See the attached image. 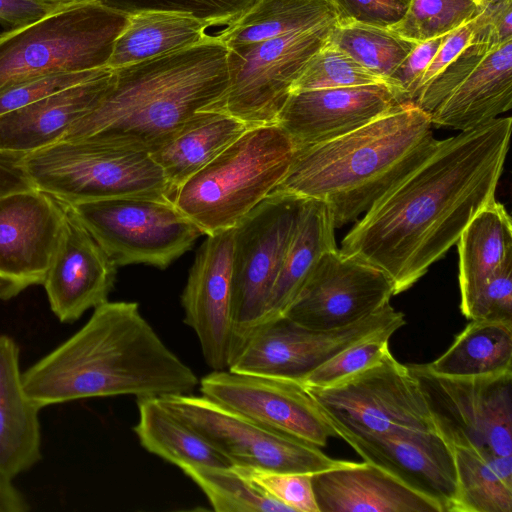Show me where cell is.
<instances>
[{"mask_svg": "<svg viewBox=\"0 0 512 512\" xmlns=\"http://www.w3.org/2000/svg\"><path fill=\"white\" fill-rule=\"evenodd\" d=\"M511 132L512 118L498 117L438 140L355 223L341 241V253L383 271L394 295L409 289L495 198Z\"/></svg>", "mask_w": 512, "mask_h": 512, "instance_id": "6da1fadb", "label": "cell"}, {"mask_svg": "<svg viewBox=\"0 0 512 512\" xmlns=\"http://www.w3.org/2000/svg\"><path fill=\"white\" fill-rule=\"evenodd\" d=\"M28 398L40 409L118 395L190 394L195 373L161 340L136 302H109L64 343L22 374Z\"/></svg>", "mask_w": 512, "mask_h": 512, "instance_id": "7a4b0ae2", "label": "cell"}, {"mask_svg": "<svg viewBox=\"0 0 512 512\" xmlns=\"http://www.w3.org/2000/svg\"><path fill=\"white\" fill-rule=\"evenodd\" d=\"M227 53L216 35L179 51L112 69L102 98L61 140L155 151L200 112L217 110L228 87Z\"/></svg>", "mask_w": 512, "mask_h": 512, "instance_id": "3957f363", "label": "cell"}, {"mask_svg": "<svg viewBox=\"0 0 512 512\" xmlns=\"http://www.w3.org/2000/svg\"><path fill=\"white\" fill-rule=\"evenodd\" d=\"M432 128L414 102H402L351 132L296 149L275 189L323 202L340 228L356 221L433 152L438 139Z\"/></svg>", "mask_w": 512, "mask_h": 512, "instance_id": "277c9868", "label": "cell"}, {"mask_svg": "<svg viewBox=\"0 0 512 512\" xmlns=\"http://www.w3.org/2000/svg\"><path fill=\"white\" fill-rule=\"evenodd\" d=\"M296 148L277 124L249 127L186 180L173 202L204 235L233 228L286 175Z\"/></svg>", "mask_w": 512, "mask_h": 512, "instance_id": "5b68a950", "label": "cell"}, {"mask_svg": "<svg viewBox=\"0 0 512 512\" xmlns=\"http://www.w3.org/2000/svg\"><path fill=\"white\" fill-rule=\"evenodd\" d=\"M129 15L99 1L76 3L0 34V89L55 73L107 67Z\"/></svg>", "mask_w": 512, "mask_h": 512, "instance_id": "8992f818", "label": "cell"}, {"mask_svg": "<svg viewBox=\"0 0 512 512\" xmlns=\"http://www.w3.org/2000/svg\"><path fill=\"white\" fill-rule=\"evenodd\" d=\"M18 164L41 190L66 205L114 198L173 200L149 153L88 140H60Z\"/></svg>", "mask_w": 512, "mask_h": 512, "instance_id": "52a82bcc", "label": "cell"}, {"mask_svg": "<svg viewBox=\"0 0 512 512\" xmlns=\"http://www.w3.org/2000/svg\"><path fill=\"white\" fill-rule=\"evenodd\" d=\"M418 378L437 432L452 446L469 448L512 483V371L449 378L426 364H408Z\"/></svg>", "mask_w": 512, "mask_h": 512, "instance_id": "ba28073f", "label": "cell"}, {"mask_svg": "<svg viewBox=\"0 0 512 512\" xmlns=\"http://www.w3.org/2000/svg\"><path fill=\"white\" fill-rule=\"evenodd\" d=\"M305 201L275 189L233 227L230 363L264 316Z\"/></svg>", "mask_w": 512, "mask_h": 512, "instance_id": "9c48e42d", "label": "cell"}, {"mask_svg": "<svg viewBox=\"0 0 512 512\" xmlns=\"http://www.w3.org/2000/svg\"><path fill=\"white\" fill-rule=\"evenodd\" d=\"M67 206L116 266L165 269L203 235L173 200L114 198Z\"/></svg>", "mask_w": 512, "mask_h": 512, "instance_id": "30bf717a", "label": "cell"}, {"mask_svg": "<svg viewBox=\"0 0 512 512\" xmlns=\"http://www.w3.org/2000/svg\"><path fill=\"white\" fill-rule=\"evenodd\" d=\"M304 387L330 423L350 432H437L418 378L392 353L331 386Z\"/></svg>", "mask_w": 512, "mask_h": 512, "instance_id": "8fae6325", "label": "cell"}, {"mask_svg": "<svg viewBox=\"0 0 512 512\" xmlns=\"http://www.w3.org/2000/svg\"><path fill=\"white\" fill-rule=\"evenodd\" d=\"M334 24L227 48L228 87L217 111L248 127L276 124L294 82L327 43Z\"/></svg>", "mask_w": 512, "mask_h": 512, "instance_id": "7c38bea8", "label": "cell"}, {"mask_svg": "<svg viewBox=\"0 0 512 512\" xmlns=\"http://www.w3.org/2000/svg\"><path fill=\"white\" fill-rule=\"evenodd\" d=\"M158 400L233 466L312 475L347 463L327 456L315 444L266 428L204 395L170 394Z\"/></svg>", "mask_w": 512, "mask_h": 512, "instance_id": "4fadbf2b", "label": "cell"}, {"mask_svg": "<svg viewBox=\"0 0 512 512\" xmlns=\"http://www.w3.org/2000/svg\"><path fill=\"white\" fill-rule=\"evenodd\" d=\"M404 314L389 303L342 328L322 330L282 316L259 324L228 370L301 383L314 369L345 348L385 329H399Z\"/></svg>", "mask_w": 512, "mask_h": 512, "instance_id": "5bb4252c", "label": "cell"}, {"mask_svg": "<svg viewBox=\"0 0 512 512\" xmlns=\"http://www.w3.org/2000/svg\"><path fill=\"white\" fill-rule=\"evenodd\" d=\"M392 296L383 271L335 248L322 254L284 316L309 328L338 329L376 312Z\"/></svg>", "mask_w": 512, "mask_h": 512, "instance_id": "9a60e30c", "label": "cell"}, {"mask_svg": "<svg viewBox=\"0 0 512 512\" xmlns=\"http://www.w3.org/2000/svg\"><path fill=\"white\" fill-rule=\"evenodd\" d=\"M202 395L258 424L323 447L337 434L299 382L213 370L199 381Z\"/></svg>", "mask_w": 512, "mask_h": 512, "instance_id": "2e32d148", "label": "cell"}, {"mask_svg": "<svg viewBox=\"0 0 512 512\" xmlns=\"http://www.w3.org/2000/svg\"><path fill=\"white\" fill-rule=\"evenodd\" d=\"M67 206L37 188L0 198V300L43 284Z\"/></svg>", "mask_w": 512, "mask_h": 512, "instance_id": "e0dca14e", "label": "cell"}, {"mask_svg": "<svg viewBox=\"0 0 512 512\" xmlns=\"http://www.w3.org/2000/svg\"><path fill=\"white\" fill-rule=\"evenodd\" d=\"M330 423V422H329ZM366 462L376 465L433 501L441 512H452L457 495L453 447L437 432L397 430L357 434L330 423Z\"/></svg>", "mask_w": 512, "mask_h": 512, "instance_id": "ac0fdd59", "label": "cell"}, {"mask_svg": "<svg viewBox=\"0 0 512 512\" xmlns=\"http://www.w3.org/2000/svg\"><path fill=\"white\" fill-rule=\"evenodd\" d=\"M232 250L233 228L207 235L181 295L184 323L213 370L227 369L231 359Z\"/></svg>", "mask_w": 512, "mask_h": 512, "instance_id": "d6986e66", "label": "cell"}, {"mask_svg": "<svg viewBox=\"0 0 512 512\" xmlns=\"http://www.w3.org/2000/svg\"><path fill=\"white\" fill-rule=\"evenodd\" d=\"M402 102L397 92L384 84L294 92L276 124L299 149L351 132Z\"/></svg>", "mask_w": 512, "mask_h": 512, "instance_id": "ffe728a7", "label": "cell"}, {"mask_svg": "<svg viewBox=\"0 0 512 512\" xmlns=\"http://www.w3.org/2000/svg\"><path fill=\"white\" fill-rule=\"evenodd\" d=\"M116 267L67 206L64 229L42 284L55 316L72 323L108 301Z\"/></svg>", "mask_w": 512, "mask_h": 512, "instance_id": "44dd1931", "label": "cell"}, {"mask_svg": "<svg viewBox=\"0 0 512 512\" xmlns=\"http://www.w3.org/2000/svg\"><path fill=\"white\" fill-rule=\"evenodd\" d=\"M112 69L0 115V158L19 162L63 137L69 127L93 109L106 92Z\"/></svg>", "mask_w": 512, "mask_h": 512, "instance_id": "7402d4cb", "label": "cell"}, {"mask_svg": "<svg viewBox=\"0 0 512 512\" xmlns=\"http://www.w3.org/2000/svg\"><path fill=\"white\" fill-rule=\"evenodd\" d=\"M319 512H441L438 505L364 461L311 475Z\"/></svg>", "mask_w": 512, "mask_h": 512, "instance_id": "603a6c76", "label": "cell"}, {"mask_svg": "<svg viewBox=\"0 0 512 512\" xmlns=\"http://www.w3.org/2000/svg\"><path fill=\"white\" fill-rule=\"evenodd\" d=\"M512 107V40L489 51L429 114L433 126L459 131L483 125Z\"/></svg>", "mask_w": 512, "mask_h": 512, "instance_id": "cb8c5ba5", "label": "cell"}, {"mask_svg": "<svg viewBox=\"0 0 512 512\" xmlns=\"http://www.w3.org/2000/svg\"><path fill=\"white\" fill-rule=\"evenodd\" d=\"M39 411L23 387L18 345L0 336V472L11 480L41 458Z\"/></svg>", "mask_w": 512, "mask_h": 512, "instance_id": "d4e9b609", "label": "cell"}, {"mask_svg": "<svg viewBox=\"0 0 512 512\" xmlns=\"http://www.w3.org/2000/svg\"><path fill=\"white\" fill-rule=\"evenodd\" d=\"M335 229L328 206L306 199L260 324L286 314L322 254L338 248Z\"/></svg>", "mask_w": 512, "mask_h": 512, "instance_id": "484cf974", "label": "cell"}, {"mask_svg": "<svg viewBox=\"0 0 512 512\" xmlns=\"http://www.w3.org/2000/svg\"><path fill=\"white\" fill-rule=\"evenodd\" d=\"M249 127L230 114L202 111L168 142L149 153L174 195L177 189L240 137Z\"/></svg>", "mask_w": 512, "mask_h": 512, "instance_id": "4316f807", "label": "cell"}, {"mask_svg": "<svg viewBox=\"0 0 512 512\" xmlns=\"http://www.w3.org/2000/svg\"><path fill=\"white\" fill-rule=\"evenodd\" d=\"M460 310L505 264L512 262V223L496 198L468 223L458 241Z\"/></svg>", "mask_w": 512, "mask_h": 512, "instance_id": "83f0119b", "label": "cell"}, {"mask_svg": "<svg viewBox=\"0 0 512 512\" xmlns=\"http://www.w3.org/2000/svg\"><path fill=\"white\" fill-rule=\"evenodd\" d=\"M210 25L194 17L161 11L129 15L107 63L116 69L179 51L208 39Z\"/></svg>", "mask_w": 512, "mask_h": 512, "instance_id": "f1b7e54d", "label": "cell"}, {"mask_svg": "<svg viewBox=\"0 0 512 512\" xmlns=\"http://www.w3.org/2000/svg\"><path fill=\"white\" fill-rule=\"evenodd\" d=\"M139 418L133 430L148 452L184 466L232 467L230 460L201 434L163 406L156 397L137 398Z\"/></svg>", "mask_w": 512, "mask_h": 512, "instance_id": "f546056e", "label": "cell"}, {"mask_svg": "<svg viewBox=\"0 0 512 512\" xmlns=\"http://www.w3.org/2000/svg\"><path fill=\"white\" fill-rule=\"evenodd\" d=\"M426 366L432 373L449 378L512 371V323L470 320L451 346Z\"/></svg>", "mask_w": 512, "mask_h": 512, "instance_id": "4dcf8cb0", "label": "cell"}, {"mask_svg": "<svg viewBox=\"0 0 512 512\" xmlns=\"http://www.w3.org/2000/svg\"><path fill=\"white\" fill-rule=\"evenodd\" d=\"M336 22L330 0H257L218 37L231 48Z\"/></svg>", "mask_w": 512, "mask_h": 512, "instance_id": "1f68e13d", "label": "cell"}, {"mask_svg": "<svg viewBox=\"0 0 512 512\" xmlns=\"http://www.w3.org/2000/svg\"><path fill=\"white\" fill-rule=\"evenodd\" d=\"M327 44L349 55L387 81L395 90L391 76L418 43L399 35L391 28L336 22L331 28Z\"/></svg>", "mask_w": 512, "mask_h": 512, "instance_id": "d6a6232c", "label": "cell"}, {"mask_svg": "<svg viewBox=\"0 0 512 512\" xmlns=\"http://www.w3.org/2000/svg\"><path fill=\"white\" fill-rule=\"evenodd\" d=\"M453 451L457 495L452 512H512V483L474 450Z\"/></svg>", "mask_w": 512, "mask_h": 512, "instance_id": "836d02e7", "label": "cell"}, {"mask_svg": "<svg viewBox=\"0 0 512 512\" xmlns=\"http://www.w3.org/2000/svg\"><path fill=\"white\" fill-rule=\"evenodd\" d=\"M206 495L217 512H293L273 499L232 467L180 468Z\"/></svg>", "mask_w": 512, "mask_h": 512, "instance_id": "e575fe53", "label": "cell"}, {"mask_svg": "<svg viewBox=\"0 0 512 512\" xmlns=\"http://www.w3.org/2000/svg\"><path fill=\"white\" fill-rule=\"evenodd\" d=\"M376 84H384L392 88L387 81L363 67L349 55L326 43L308 61L294 82L291 93Z\"/></svg>", "mask_w": 512, "mask_h": 512, "instance_id": "d590c367", "label": "cell"}, {"mask_svg": "<svg viewBox=\"0 0 512 512\" xmlns=\"http://www.w3.org/2000/svg\"><path fill=\"white\" fill-rule=\"evenodd\" d=\"M476 11L477 4L471 0H412L404 17L390 28L419 43L450 33Z\"/></svg>", "mask_w": 512, "mask_h": 512, "instance_id": "8d00e7d4", "label": "cell"}, {"mask_svg": "<svg viewBox=\"0 0 512 512\" xmlns=\"http://www.w3.org/2000/svg\"><path fill=\"white\" fill-rule=\"evenodd\" d=\"M102 4L132 15L146 11L178 13L194 17L210 26H230L257 0H99Z\"/></svg>", "mask_w": 512, "mask_h": 512, "instance_id": "74e56055", "label": "cell"}, {"mask_svg": "<svg viewBox=\"0 0 512 512\" xmlns=\"http://www.w3.org/2000/svg\"><path fill=\"white\" fill-rule=\"evenodd\" d=\"M396 331L385 329L345 348L314 369L301 384L325 388L379 363L391 353L389 339Z\"/></svg>", "mask_w": 512, "mask_h": 512, "instance_id": "f35d334b", "label": "cell"}, {"mask_svg": "<svg viewBox=\"0 0 512 512\" xmlns=\"http://www.w3.org/2000/svg\"><path fill=\"white\" fill-rule=\"evenodd\" d=\"M241 475L293 512H319L311 474L285 473L250 466H233Z\"/></svg>", "mask_w": 512, "mask_h": 512, "instance_id": "ab89813d", "label": "cell"}, {"mask_svg": "<svg viewBox=\"0 0 512 512\" xmlns=\"http://www.w3.org/2000/svg\"><path fill=\"white\" fill-rule=\"evenodd\" d=\"M106 68L84 72L55 73L6 86L0 89V115L87 81L102 73Z\"/></svg>", "mask_w": 512, "mask_h": 512, "instance_id": "60d3db41", "label": "cell"}, {"mask_svg": "<svg viewBox=\"0 0 512 512\" xmlns=\"http://www.w3.org/2000/svg\"><path fill=\"white\" fill-rule=\"evenodd\" d=\"M491 50L486 45L469 43L422 88L414 103L428 115Z\"/></svg>", "mask_w": 512, "mask_h": 512, "instance_id": "b9f144b4", "label": "cell"}, {"mask_svg": "<svg viewBox=\"0 0 512 512\" xmlns=\"http://www.w3.org/2000/svg\"><path fill=\"white\" fill-rule=\"evenodd\" d=\"M461 312L468 320L512 323V262L490 277Z\"/></svg>", "mask_w": 512, "mask_h": 512, "instance_id": "7bdbcfd3", "label": "cell"}, {"mask_svg": "<svg viewBox=\"0 0 512 512\" xmlns=\"http://www.w3.org/2000/svg\"><path fill=\"white\" fill-rule=\"evenodd\" d=\"M337 22L390 28L406 14L412 0H330Z\"/></svg>", "mask_w": 512, "mask_h": 512, "instance_id": "ee69618b", "label": "cell"}, {"mask_svg": "<svg viewBox=\"0 0 512 512\" xmlns=\"http://www.w3.org/2000/svg\"><path fill=\"white\" fill-rule=\"evenodd\" d=\"M470 23V43L494 49L512 40V0H482Z\"/></svg>", "mask_w": 512, "mask_h": 512, "instance_id": "f6af8a7d", "label": "cell"}, {"mask_svg": "<svg viewBox=\"0 0 512 512\" xmlns=\"http://www.w3.org/2000/svg\"><path fill=\"white\" fill-rule=\"evenodd\" d=\"M447 34L419 42L392 74L391 83L404 102L415 101L422 76Z\"/></svg>", "mask_w": 512, "mask_h": 512, "instance_id": "bcb514c9", "label": "cell"}, {"mask_svg": "<svg viewBox=\"0 0 512 512\" xmlns=\"http://www.w3.org/2000/svg\"><path fill=\"white\" fill-rule=\"evenodd\" d=\"M73 4L70 0H0V24L19 28Z\"/></svg>", "mask_w": 512, "mask_h": 512, "instance_id": "7dc6e473", "label": "cell"}, {"mask_svg": "<svg viewBox=\"0 0 512 512\" xmlns=\"http://www.w3.org/2000/svg\"><path fill=\"white\" fill-rule=\"evenodd\" d=\"M471 35L472 27L470 20L446 35L422 76L418 94L428 82L439 74L470 43Z\"/></svg>", "mask_w": 512, "mask_h": 512, "instance_id": "c3c4849f", "label": "cell"}, {"mask_svg": "<svg viewBox=\"0 0 512 512\" xmlns=\"http://www.w3.org/2000/svg\"><path fill=\"white\" fill-rule=\"evenodd\" d=\"M32 189L33 182L17 162L0 158V198Z\"/></svg>", "mask_w": 512, "mask_h": 512, "instance_id": "681fc988", "label": "cell"}, {"mask_svg": "<svg viewBox=\"0 0 512 512\" xmlns=\"http://www.w3.org/2000/svg\"><path fill=\"white\" fill-rule=\"evenodd\" d=\"M12 481L0 472V512H26L30 507Z\"/></svg>", "mask_w": 512, "mask_h": 512, "instance_id": "f907efd6", "label": "cell"}, {"mask_svg": "<svg viewBox=\"0 0 512 512\" xmlns=\"http://www.w3.org/2000/svg\"><path fill=\"white\" fill-rule=\"evenodd\" d=\"M76 3H83V2H91V1H99V0H70Z\"/></svg>", "mask_w": 512, "mask_h": 512, "instance_id": "816d5d0a", "label": "cell"}, {"mask_svg": "<svg viewBox=\"0 0 512 512\" xmlns=\"http://www.w3.org/2000/svg\"><path fill=\"white\" fill-rule=\"evenodd\" d=\"M471 1L475 2L478 5L482 0H471Z\"/></svg>", "mask_w": 512, "mask_h": 512, "instance_id": "f5cc1de1", "label": "cell"}]
</instances>
